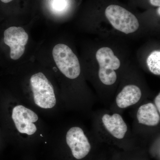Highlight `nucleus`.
<instances>
[{
  "instance_id": "obj_11",
  "label": "nucleus",
  "mask_w": 160,
  "mask_h": 160,
  "mask_svg": "<svg viewBox=\"0 0 160 160\" xmlns=\"http://www.w3.org/2000/svg\"><path fill=\"white\" fill-rule=\"evenodd\" d=\"M160 133L152 138L148 143L146 151L150 158L160 160Z\"/></svg>"
},
{
  "instance_id": "obj_17",
  "label": "nucleus",
  "mask_w": 160,
  "mask_h": 160,
  "mask_svg": "<svg viewBox=\"0 0 160 160\" xmlns=\"http://www.w3.org/2000/svg\"><path fill=\"white\" fill-rule=\"evenodd\" d=\"M160 7H159L158 9V14H159V16L160 15Z\"/></svg>"
},
{
  "instance_id": "obj_14",
  "label": "nucleus",
  "mask_w": 160,
  "mask_h": 160,
  "mask_svg": "<svg viewBox=\"0 0 160 160\" xmlns=\"http://www.w3.org/2000/svg\"><path fill=\"white\" fill-rule=\"evenodd\" d=\"M152 102L154 103L155 106L157 108L158 110L160 111V93L159 92L157 95L154 97V98L152 99Z\"/></svg>"
},
{
  "instance_id": "obj_7",
  "label": "nucleus",
  "mask_w": 160,
  "mask_h": 160,
  "mask_svg": "<svg viewBox=\"0 0 160 160\" xmlns=\"http://www.w3.org/2000/svg\"><path fill=\"white\" fill-rule=\"evenodd\" d=\"M28 40L29 35L22 27L12 26L5 30L4 42L10 47L12 59H19L23 55Z\"/></svg>"
},
{
  "instance_id": "obj_18",
  "label": "nucleus",
  "mask_w": 160,
  "mask_h": 160,
  "mask_svg": "<svg viewBox=\"0 0 160 160\" xmlns=\"http://www.w3.org/2000/svg\"><path fill=\"white\" fill-rule=\"evenodd\" d=\"M41 135V137H43V136L42 135V134H41V135Z\"/></svg>"
},
{
  "instance_id": "obj_3",
  "label": "nucleus",
  "mask_w": 160,
  "mask_h": 160,
  "mask_svg": "<svg viewBox=\"0 0 160 160\" xmlns=\"http://www.w3.org/2000/svg\"><path fill=\"white\" fill-rule=\"evenodd\" d=\"M96 57L99 64L98 76L100 82L106 86L114 85L118 78L116 71L121 66L119 59L109 47L100 48Z\"/></svg>"
},
{
  "instance_id": "obj_9",
  "label": "nucleus",
  "mask_w": 160,
  "mask_h": 160,
  "mask_svg": "<svg viewBox=\"0 0 160 160\" xmlns=\"http://www.w3.org/2000/svg\"><path fill=\"white\" fill-rule=\"evenodd\" d=\"M146 150L132 152L118 151V160H151Z\"/></svg>"
},
{
  "instance_id": "obj_2",
  "label": "nucleus",
  "mask_w": 160,
  "mask_h": 160,
  "mask_svg": "<svg viewBox=\"0 0 160 160\" xmlns=\"http://www.w3.org/2000/svg\"><path fill=\"white\" fill-rule=\"evenodd\" d=\"M133 109L132 130L146 150L149 141L160 133V111L148 99Z\"/></svg>"
},
{
  "instance_id": "obj_13",
  "label": "nucleus",
  "mask_w": 160,
  "mask_h": 160,
  "mask_svg": "<svg viewBox=\"0 0 160 160\" xmlns=\"http://www.w3.org/2000/svg\"><path fill=\"white\" fill-rule=\"evenodd\" d=\"M96 160H118V151L113 152L109 157H108L106 154H104Z\"/></svg>"
},
{
  "instance_id": "obj_6",
  "label": "nucleus",
  "mask_w": 160,
  "mask_h": 160,
  "mask_svg": "<svg viewBox=\"0 0 160 160\" xmlns=\"http://www.w3.org/2000/svg\"><path fill=\"white\" fill-rule=\"evenodd\" d=\"M105 15L115 29L126 34L132 33L138 29L139 23L137 18L121 6H108L105 10Z\"/></svg>"
},
{
  "instance_id": "obj_4",
  "label": "nucleus",
  "mask_w": 160,
  "mask_h": 160,
  "mask_svg": "<svg viewBox=\"0 0 160 160\" xmlns=\"http://www.w3.org/2000/svg\"><path fill=\"white\" fill-rule=\"evenodd\" d=\"M52 52L55 62L66 77L71 80L79 77L81 72L79 62L69 46L58 44L54 46Z\"/></svg>"
},
{
  "instance_id": "obj_16",
  "label": "nucleus",
  "mask_w": 160,
  "mask_h": 160,
  "mask_svg": "<svg viewBox=\"0 0 160 160\" xmlns=\"http://www.w3.org/2000/svg\"><path fill=\"white\" fill-rule=\"evenodd\" d=\"M3 3H7L10 2L12 1V0H1Z\"/></svg>"
},
{
  "instance_id": "obj_8",
  "label": "nucleus",
  "mask_w": 160,
  "mask_h": 160,
  "mask_svg": "<svg viewBox=\"0 0 160 160\" xmlns=\"http://www.w3.org/2000/svg\"><path fill=\"white\" fill-rule=\"evenodd\" d=\"M12 118L18 131L22 133L31 135L37 131L34 124L38 118L36 113L24 106H15L12 112Z\"/></svg>"
},
{
  "instance_id": "obj_15",
  "label": "nucleus",
  "mask_w": 160,
  "mask_h": 160,
  "mask_svg": "<svg viewBox=\"0 0 160 160\" xmlns=\"http://www.w3.org/2000/svg\"><path fill=\"white\" fill-rule=\"evenodd\" d=\"M150 2L152 6L160 7V0H150Z\"/></svg>"
},
{
  "instance_id": "obj_10",
  "label": "nucleus",
  "mask_w": 160,
  "mask_h": 160,
  "mask_svg": "<svg viewBox=\"0 0 160 160\" xmlns=\"http://www.w3.org/2000/svg\"><path fill=\"white\" fill-rule=\"evenodd\" d=\"M147 65L149 71L155 75H160V51L154 50L147 59Z\"/></svg>"
},
{
  "instance_id": "obj_5",
  "label": "nucleus",
  "mask_w": 160,
  "mask_h": 160,
  "mask_svg": "<svg viewBox=\"0 0 160 160\" xmlns=\"http://www.w3.org/2000/svg\"><path fill=\"white\" fill-rule=\"evenodd\" d=\"M30 84L35 104L43 109L53 108L56 104L54 88L46 76L40 72L32 76Z\"/></svg>"
},
{
  "instance_id": "obj_12",
  "label": "nucleus",
  "mask_w": 160,
  "mask_h": 160,
  "mask_svg": "<svg viewBox=\"0 0 160 160\" xmlns=\"http://www.w3.org/2000/svg\"><path fill=\"white\" fill-rule=\"evenodd\" d=\"M68 0H51L50 7L52 11L56 14H61L69 7Z\"/></svg>"
},
{
  "instance_id": "obj_1",
  "label": "nucleus",
  "mask_w": 160,
  "mask_h": 160,
  "mask_svg": "<svg viewBox=\"0 0 160 160\" xmlns=\"http://www.w3.org/2000/svg\"><path fill=\"white\" fill-rule=\"evenodd\" d=\"M91 130L102 144L114 146L120 151L146 150L136 137L122 114L108 109L92 112Z\"/></svg>"
}]
</instances>
